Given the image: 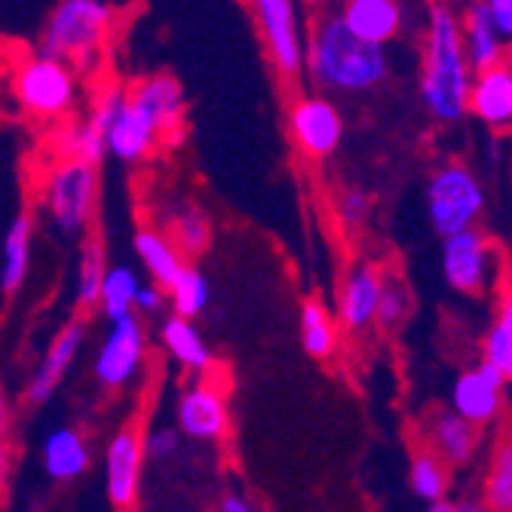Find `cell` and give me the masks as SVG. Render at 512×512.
Masks as SVG:
<instances>
[{"label": "cell", "mask_w": 512, "mask_h": 512, "mask_svg": "<svg viewBox=\"0 0 512 512\" xmlns=\"http://www.w3.org/2000/svg\"><path fill=\"white\" fill-rule=\"evenodd\" d=\"M476 68L463 43L460 13L439 0L427 13L424 46H421V102L427 114L439 123H457L470 114Z\"/></svg>", "instance_id": "cell-1"}, {"label": "cell", "mask_w": 512, "mask_h": 512, "mask_svg": "<svg viewBox=\"0 0 512 512\" xmlns=\"http://www.w3.org/2000/svg\"><path fill=\"white\" fill-rule=\"evenodd\" d=\"M307 77L322 92L362 96L390 77V53L384 43L359 37L341 13L322 16L307 40Z\"/></svg>", "instance_id": "cell-2"}, {"label": "cell", "mask_w": 512, "mask_h": 512, "mask_svg": "<svg viewBox=\"0 0 512 512\" xmlns=\"http://www.w3.org/2000/svg\"><path fill=\"white\" fill-rule=\"evenodd\" d=\"M111 22L114 7L108 0H59L43 22L37 53L65 59L83 71L105 46Z\"/></svg>", "instance_id": "cell-3"}, {"label": "cell", "mask_w": 512, "mask_h": 512, "mask_svg": "<svg viewBox=\"0 0 512 512\" xmlns=\"http://www.w3.org/2000/svg\"><path fill=\"white\" fill-rule=\"evenodd\" d=\"M13 99L31 120H62L80 99L77 68L56 56H25L13 71Z\"/></svg>", "instance_id": "cell-4"}, {"label": "cell", "mask_w": 512, "mask_h": 512, "mask_svg": "<svg viewBox=\"0 0 512 512\" xmlns=\"http://www.w3.org/2000/svg\"><path fill=\"white\" fill-rule=\"evenodd\" d=\"M485 212V191L476 172L463 163L439 166L427 181V218L439 237L479 224Z\"/></svg>", "instance_id": "cell-5"}, {"label": "cell", "mask_w": 512, "mask_h": 512, "mask_svg": "<svg viewBox=\"0 0 512 512\" xmlns=\"http://www.w3.org/2000/svg\"><path fill=\"white\" fill-rule=\"evenodd\" d=\"M96 197H99V175L96 163H86L77 157H62L46 178L43 203L46 212L56 221L62 234L74 237L89 227L96 215Z\"/></svg>", "instance_id": "cell-6"}, {"label": "cell", "mask_w": 512, "mask_h": 512, "mask_svg": "<svg viewBox=\"0 0 512 512\" xmlns=\"http://www.w3.org/2000/svg\"><path fill=\"white\" fill-rule=\"evenodd\" d=\"M258 25L273 71L295 83L307 71V40L298 16V0H246Z\"/></svg>", "instance_id": "cell-7"}, {"label": "cell", "mask_w": 512, "mask_h": 512, "mask_svg": "<svg viewBox=\"0 0 512 512\" xmlns=\"http://www.w3.org/2000/svg\"><path fill=\"white\" fill-rule=\"evenodd\" d=\"M494 246L479 224L442 237V276L460 295H479L494 279Z\"/></svg>", "instance_id": "cell-8"}, {"label": "cell", "mask_w": 512, "mask_h": 512, "mask_svg": "<svg viewBox=\"0 0 512 512\" xmlns=\"http://www.w3.org/2000/svg\"><path fill=\"white\" fill-rule=\"evenodd\" d=\"M145 359H148L145 329L138 313H132L111 322V329L96 353V362H92V375H96L99 387L105 390H123L142 375Z\"/></svg>", "instance_id": "cell-9"}, {"label": "cell", "mask_w": 512, "mask_h": 512, "mask_svg": "<svg viewBox=\"0 0 512 512\" xmlns=\"http://www.w3.org/2000/svg\"><path fill=\"white\" fill-rule=\"evenodd\" d=\"M289 132L307 160H329L344 142L341 108L325 96H304L289 111Z\"/></svg>", "instance_id": "cell-10"}, {"label": "cell", "mask_w": 512, "mask_h": 512, "mask_svg": "<svg viewBox=\"0 0 512 512\" xmlns=\"http://www.w3.org/2000/svg\"><path fill=\"white\" fill-rule=\"evenodd\" d=\"M166 138V126L160 120V114L129 89L126 99L111 123V135H108V148L111 157L123 160V163H142L145 157H151V151Z\"/></svg>", "instance_id": "cell-11"}, {"label": "cell", "mask_w": 512, "mask_h": 512, "mask_svg": "<svg viewBox=\"0 0 512 512\" xmlns=\"http://www.w3.org/2000/svg\"><path fill=\"white\" fill-rule=\"evenodd\" d=\"M148 457L145 451V436L138 433V424H126L117 430L105 451V491L114 509H135L138 506V491H142V460Z\"/></svg>", "instance_id": "cell-12"}, {"label": "cell", "mask_w": 512, "mask_h": 512, "mask_svg": "<svg viewBox=\"0 0 512 512\" xmlns=\"http://www.w3.org/2000/svg\"><path fill=\"white\" fill-rule=\"evenodd\" d=\"M506 384L509 381L497 365H491L488 359H479L473 368L460 371V378L454 381L451 408L467 417V421H473L476 427H485L503 408V387Z\"/></svg>", "instance_id": "cell-13"}, {"label": "cell", "mask_w": 512, "mask_h": 512, "mask_svg": "<svg viewBox=\"0 0 512 512\" xmlns=\"http://www.w3.org/2000/svg\"><path fill=\"white\" fill-rule=\"evenodd\" d=\"M123 99H126V92H120V89L102 92L96 105H92V111L80 123H74L62 132V157H77V160L99 166L111 154L108 135H111V123H114Z\"/></svg>", "instance_id": "cell-14"}, {"label": "cell", "mask_w": 512, "mask_h": 512, "mask_svg": "<svg viewBox=\"0 0 512 512\" xmlns=\"http://www.w3.org/2000/svg\"><path fill=\"white\" fill-rule=\"evenodd\" d=\"M175 424L181 436L194 442H221L230 430V411L224 393L212 384H194L175 405Z\"/></svg>", "instance_id": "cell-15"}, {"label": "cell", "mask_w": 512, "mask_h": 512, "mask_svg": "<svg viewBox=\"0 0 512 512\" xmlns=\"http://www.w3.org/2000/svg\"><path fill=\"white\" fill-rule=\"evenodd\" d=\"M384 283L387 276L375 264H356L341 283L338 292V322L347 332L359 335L368 325L378 322V307L384 298Z\"/></svg>", "instance_id": "cell-16"}, {"label": "cell", "mask_w": 512, "mask_h": 512, "mask_svg": "<svg viewBox=\"0 0 512 512\" xmlns=\"http://www.w3.org/2000/svg\"><path fill=\"white\" fill-rule=\"evenodd\" d=\"M83 341H86V325L80 319L68 322L65 329L53 338L50 350L43 353L37 371H34L28 387H25V402L31 408L43 405L46 399L56 393V387L62 384V378L68 375V368L74 365L77 353L83 350Z\"/></svg>", "instance_id": "cell-17"}, {"label": "cell", "mask_w": 512, "mask_h": 512, "mask_svg": "<svg viewBox=\"0 0 512 512\" xmlns=\"http://www.w3.org/2000/svg\"><path fill=\"white\" fill-rule=\"evenodd\" d=\"M470 114L491 129H512V62L503 59L476 71L470 92Z\"/></svg>", "instance_id": "cell-18"}, {"label": "cell", "mask_w": 512, "mask_h": 512, "mask_svg": "<svg viewBox=\"0 0 512 512\" xmlns=\"http://www.w3.org/2000/svg\"><path fill=\"white\" fill-rule=\"evenodd\" d=\"M460 22H463V43H467V56L473 62L476 71H485L497 62H503V50L506 40L494 25V16L488 10L485 0H467L460 10Z\"/></svg>", "instance_id": "cell-19"}, {"label": "cell", "mask_w": 512, "mask_h": 512, "mask_svg": "<svg viewBox=\"0 0 512 512\" xmlns=\"http://www.w3.org/2000/svg\"><path fill=\"white\" fill-rule=\"evenodd\" d=\"M341 19L359 37L387 46L390 40L399 37L405 25V10H402V0H344Z\"/></svg>", "instance_id": "cell-20"}, {"label": "cell", "mask_w": 512, "mask_h": 512, "mask_svg": "<svg viewBox=\"0 0 512 512\" xmlns=\"http://www.w3.org/2000/svg\"><path fill=\"white\" fill-rule=\"evenodd\" d=\"M160 344L184 371H194V375H206L215 365L212 350L191 316H181V313L166 316L160 322Z\"/></svg>", "instance_id": "cell-21"}, {"label": "cell", "mask_w": 512, "mask_h": 512, "mask_svg": "<svg viewBox=\"0 0 512 512\" xmlns=\"http://www.w3.org/2000/svg\"><path fill=\"white\" fill-rule=\"evenodd\" d=\"M89 460H92L89 445L80 430L59 427L43 439L40 463H43V473L53 482H74V479L86 476Z\"/></svg>", "instance_id": "cell-22"}, {"label": "cell", "mask_w": 512, "mask_h": 512, "mask_svg": "<svg viewBox=\"0 0 512 512\" xmlns=\"http://www.w3.org/2000/svg\"><path fill=\"white\" fill-rule=\"evenodd\" d=\"M430 448L448 463V467H467L479 448V427L463 414L442 411L430 424Z\"/></svg>", "instance_id": "cell-23"}, {"label": "cell", "mask_w": 512, "mask_h": 512, "mask_svg": "<svg viewBox=\"0 0 512 512\" xmlns=\"http://www.w3.org/2000/svg\"><path fill=\"white\" fill-rule=\"evenodd\" d=\"M132 246H135L138 261H142V267L148 270V276L154 279V283H160L163 289H169L181 276V270L188 267L184 252L175 246V240L169 234H160V230H151V227L138 230Z\"/></svg>", "instance_id": "cell-24"}, {"label": "cell", "mask_w": 512, "mask_h": 512, "mask_svg": "<svg viewBox=\"0 0 512 512\" xmlns=\"http://www.w3.org/2000/svg\"><path fill=\"white\" fill-rule=\"evenodd\" d=\"M31 237L34 218L28 212H19L4 234V258H0V289H4V295H16L25 283L31 264Z\"/></svg>", "instance_id": "cell-25"}, {"label": "cell", "mask_w": 512, "mask_h": 512, "mask_svg": "<svg viewBox=\"0 0 512 512\" xmlns=\"http://www.w3.org/2000/svg\"><path fill=\"white\" fill-rule=\"evenodd\" d=\"M135 96H142L163 120L166 126V135L169 132H181V123H184V89L175 77L169 74H154V77H145L142 83L132 86Z\"/></svg>", "instance_id": "cell-26"}, {"label": "cell", "mask_w": 512, "mask_h": 512, "mask_svg": "<svg viewBox=\"0 0 512 512\" xmlns=\"http://www.w3.org/2000/svg\"><path fill=\"white\" fill-rule=\"evenodd\" d=\"M301 344L310 359H332L338 350V325L332 313L325 310L319 301H304L301 304Z\"/></svg>", "instance_id": "cell-27"}, {"label": "cell", "mask_w": 512, "mask_h": 512, "mask_svg": "<svg viewBox=\"0 0 512 512\" xmlns=\"http://www.w3.org/2000/svg\"><path fill=\"white\" fill-rule=\"evenodd\" d=\"M166 234L175 240V246L184 252V255H203L212 243V221L206 218L203 209L184 203L178 209L169 212L166 218Z\"/></svg>", "instance_id": "cell-28"}, {"label": "cell", "mask_w": 512, "mask_h": 512, "mask_svg": "<svg viewBox=\"0 0 512 512\" xmlns=\"http://www.w3.org/2000/svg\"><path fill=\"white\" fill-rule=\"evenodd\" d=\"M448 485H451L448 463L433 448H421L411 457V463H408V488H411V494L417 500H424V503L442 500V497H448Z\"/></svg>", "instance_id": "cell-29"}, {"label": "cell", "mask_w": 512, "mask_h": 512, "mask_svg": "<svg viewBox=\"0 0 512 512\" xmlns=\"http://www.w3.org/2000/svg\"><path fill=\"white\" fill-rule=\"evenodd\" d=\"M105 276H108L105 246L99 237H89L80 249V264H77V304L83 310L99 307Z\"/></svg>", "instance_id": "cell-30"}, {"label": "cell", "mask_w": 512, "mask_h": 512, "mask_svg": "<svg viewBox=\"0 0 512 512\" xmlns=\"http://www.w3.org/2000/svg\"><path fill=\"white\" fill-rule=\"evenodd\" d=\"M138 289H142V279H138V273H135L129 264H114V267H108L105 286H102V301H99L102 313H105L111 322L138 313V310H135Z\"/></svg>", "instance_id": "cell-31"}, {"label": "cell", "mask_w": 512, "mask_h": 512, "mask_svg": "<svg viewBox=\"0 0 512 512\" xmlns=\"http://www.w3.org/2000/svg\"><path fill=\"white\" fill-rule=\"evenodd\" d=\"M485 509L494 512H512V436H506L491 457V467L482 488Z\"/></svg>", "instance_id": "cell-32"}, {"label": "cell", "mask_w": 512, "mask_h": 512, "mask_svg": "<svg viewBox=\"0 0 512 512\" xmlns=\"http://www.w3.org/2000/svg\"><path fill=\"white\" fill-rule=\"evenodd\" d=\"M482 359L497 365L512 384V292L500 301L497 319L482 341Z\"/></svg>", "instance_id": "cell-33"}, {"label": "cell", "mask_w": 512, "mask_h": 512, "mask_svg": "<svg viewBox=\"0 0 512 512\" xmlns=\"http://www.w3.org/2000/svg\"><path fill=\"white\" fill-rule=\"evenodd\" d=\"M169 304H172V313L197 319L209 307V283H206L203 270H197L191 264L184 267L181 276L169 286Z\"/></svg>", "instance_id": "cell-34"}, {"label": "cell", "mask_w": 512, "mask_h": 512, "mask_svg": "<svg viewBox=\"0 0 512 512\" xmlns=\"http://www.w3.org/2000/svg\"><path fill=\"white\" fill-rule=\"evenodd\" d=\"M411 313V292L408 286L402 283L399 276H387L384 283V298H381V307H378V325L384 332H396L399 325L408 319Z\"/></svg>", "instance_id": "cell-35"}, {"label": "cell", "mask_w": 512, "mask_h": 512, "mask_svg": "<svg viewBox=\"0 0 512 512\" xmlns=\"http://www.w3.org/2000/svg\"><path fill=\"white\" fill-rule=\"evenodd\" d=\"M371 197L359 188H344L338 191V200H335V212H338V221L344 230H362L368 221H371Z\"/></svg>", "instance_id": "cell-36"}, {"label": "cell", "mask_w": 512, "mask_h": 512, "mask_svg": "<svg viewBox=\"0 0 512 512\" xmlns=\"http://www.w3.org/2000/svg\"><path fill=\"white\" fill-rule=\"evenodd\" d=\"M178 436H181V430L175 427H157V430H148L145 433V451H148V457H154V460H166V457H172L175 454V448H178Z\"/></svg>", "instance_id": "cell-37"}, {"label": "cell", "mask_w": 512, "mask_h": 512, "mask_svg": "<svg viewBox=\"0 0 512 512\" xmlns=\"http://www.w3.org/2000/svg\"><path fill=\"white\" fill-rule=\"evenodd\" d=\"M166 298H169V289H163L160 283L148 279V283H142V289H138L135 310H138V313H160L163 304H166Z\"/></svg>", "instance_id": "cell-38"}, {"label": "cell", "mask_w": 512, "mask_h": 512, "mask_svg": "<svg viewBox=\"0 0 512 512\" xmlns=\"http://www.w3.org/2000/svg\"><path fill=\"white\" fill-rule=\"evenodd\" d=\"M485 4L494 16L497 31L503 34L506 46H512V0H485Z\"/></svg>", "instance_id": "cell-39"}, {"label": "cell", "mask_w": 512, "mask_h": 512, "mask_svg": "<svg viewBox=\"0 0 512 512\" xmlns=\"http://www.w3.org/2000/svg\"><path fill=\"white\" fill-rule=\"evenodd\" d=\"M218 509H221V512H252L255 506H252L243 494H227V497L218 500Z\"/></svg>", "instance_id": "cell-40"}, {"label": "cell", "mask_w": 512, "mask_h": 512, "mask_svg": "<svg viewBox=\"0 0 512 512\" xmlns=\"http://www.w3.org/2000/svg\"><path fill=\"white\" fill-rule=\"evenodd\" d=\"M427 509H430V512H460V500H448V497H442V500L427 503Z\"/></svg>", "instance_id": "cell-41"}]
</instances>
